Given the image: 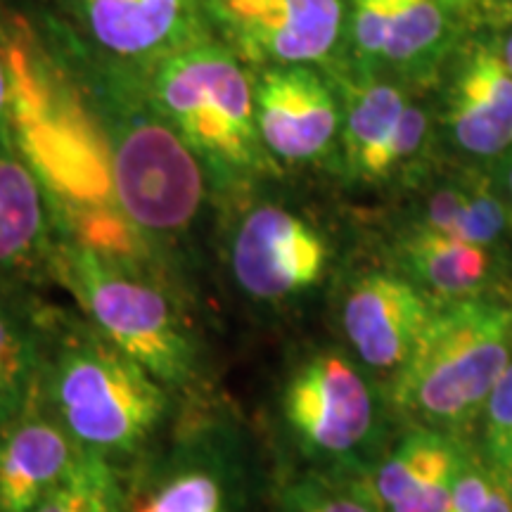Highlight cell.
Masks as SVG:
<instances>
[{
	"label": "cell",
	"mask_w": 512,
	"mask_h": 512,
	"mask_svg": "<svg viewBox=\"0 0 512 512\" xmlns=\"http://www.w3.org/2000/svg\"><path fill=\"white\" fill-rule=\"evenodd\" d=\"M280 408L290 434L306 456L344 460L361 451L375 432V394L347 356L320 351L287 377Z\"/></svg>",
	"instance_id": "cell-6"
},
{
	"label": "cell",
	"mask_w": 512,
	"mask_h": 512,
	"mask_svg": "<svg viewBox=\"0 0 512 512\" xmlns=\"http://www.w3.org/2000/svg\"><path fill=\"white\" fill-rule=\"evenodd\" d=\"M38 401L81 453L114 465L157 437L171 411V389L91 323L53 313Z\"/></svg>",
	"instance_id": "cell-1"
},
{
	"label": "cell",
	"mask_w": 512,
	"mask_h": 512,
	"mask_svg": "<svg viewBox=\"0 0 512 512\" xmlns=\"http://www.w3.org/2000/svg\"><path fill=\"white\" fill-rule=\"evenodd\" d=\"M446 124L465 152L494 157L512 145V69L503 50L477 48L448 95Z\"/></svg>",
	"instance_id": "cell-15"
},
{
	"label": "cell",
	"mask_w": 512,
	"mask_h": 512,
	"mask_svg": "<svg viewBox=\"0 0 512 512\" xmlns=\"http://www.w3.org/2000/svg\"><path fill=\"white\" fill-rule=\"evenodd\" d=\"M505 228V209L491 192L467 190V209L460 240L475 242V245L491 247L501 238Z\"/></svg>",
	"instance_id": "cell-26"
},
{
	"label": "cell",
	"mask_w": 512,
	"mask_h": 512,
	"mask_svg": "<svg viewBox=\"0 0 512 512\" xmlns=\"http://www.w3.org/2000/svg\"><path fill=\"white\" fill-rule=\"evenodd\" d=\"M446 512H512L510 482L498 477L489 465L467 460Z\"/></svg>",
	"instance_id": "cell-23"
},
{
	"label": "cell",
	"mask_w": 512,
	"mask_h": 512,
	"mask_svg": "<svg viewBox=\"0 0 512 512\" xmlns=\"http://www.w3.org/2000/svg\"><path fill=\"white\" fill-rule=\"evenodd\" d=\"M467 460L451 432L415 427L384 458L373 489L384 512H446Z\"/></svg>",
	"instance_id": "cell-14"
},
{
	"label": "cell",
	"mask_w": 512,
	"mask_h": 512,
	"mask_svg": "<svg viewBox=\"0 0 512 512\" xmlns=\"http://www.w3.org/2000/svg\"><path fill=\"white\" fill-rule=\"evenodd\" d=\"M434 309L411 280L396 273H366L349 287L342 330L356 356L373 370L396 375L418 344Z\"/></svg>",
	"instance_id": "cell-10"
},
{
	"label": "cell",
	"mask_w": 512,
	"mask_h": 512,
	"mask_svg": "<svg viewBox=\"0 0 512 512\" xmlns=\"http://www.w3.org/2000/svg\"><path fill=\"white\" fill-rule=\"evenodd\" d=\"M145 88L216 181L238 183L273 169L256 124L254 81L235 50L207 38L185 43L147 67Z\"/></svg>",
	"instance_id": "cell-4"
},
{
	"label": "cell",
	"mask_w": 512,
	"mask_h": 512,
	"mask_svg": "<svg viewBox=\"0 0 512 512\" xmlns=\"http://www.w3.org/2000/svg\"><path fill=\"white\" fill-rule=\"evenodd\" d=\"M467 209V190L463 188H444L427 202L425 219L422 228L434 230V233L451 235L460 238V228H463Z\"/></svg>",
	"instance_id": "cell-28"
},
{
	"label": "cell",
	"mask_w": 512,
	"mask_h": 512,
	"mask_svg": "<svg viewBox=\"0 0 512 512\" xmlns=\"http://www.w3.org/2000/svg\"><path fill=\"white\" fill-rule=\"evenodd\" d=\"M53 311L27 287L0 285V430L22 418L41 396Z\"/></svg>",
	"instance_id": "cell-16"
},
{
	"label": "cell",
	"mask_w": 512,
	"mask_h": 512,
	"mask_svg": "<svg viewBox=\"0 0 512 512\" xmlns=\"http://www.w3.org/2000/svg\"><path fill=\"white\" fill-rule=\"evenodd\" d=\"M53 275L74 294L88 323L171 392L200 375V347L171 294L131 259L57 233Z\"/></svg>",
	"instance_id": "cell-3"
},
{
	"label": "cell",
	"mask_w": 512,
	"mask_h": 512,
	"mask_svg": "<svg viewBox=\"0 0 512 512\" xmlns=\"http://www.w3.org/2000/svg\"><path fill=\"white\" fill-rule=\"evenodd\" d=\"M107 465L112 463L98 456L81 453L74 470L60 484H55L31 512H88L95 486H98V479Z\"/></svg>",
	"instance_id": "cell-25"
},
{
	"label": "cell",
	"mask_w": 512,
	"mask_h": 512,
	"mask_svg": "<svg viewBox=\"0 0 512 512\" xmlns=\"http://www.w3.org/2000/svg\"><path fill=\"white\" fill-rule=\"evenodd\" d=\"M216 15L247 60L311 64L337 46L344 0H214Z\"/></svg>",
	"instance_id": "cell-8"
},
{
	"label": "cell",
	"mask_w": 512,
	"mask_h": 512,
	"mask_svg": "<svg viewBox=\"0 0 512 512\" xmlns=\"http://www.w3.org/2000/svg\"><path fill=\"white\" fill-rule=\"evenodd\" d=\"M510 363V306L453 299L434 309L408 361L396 370L392 403L420 427L451 432L482 411Z\"/></svg>",
	"instance_id": "cell-5"
},
{
	"label": "cell",
	"mask_w": 512,
	"mask_h": 512,
	"mask_svg": "<svg viewBox=\"0 0 512 512\" xmlns=\"http://www.w3.org/2000/svg\"><path fill=\"white\" fill-rule=\"evenodd\" d=\"M503 57H505V62H508V67L512 69V36L508 38V43L503 46Z\"/></svg>",
	"instance_id": "cell-30"
},
{
	"label": "cell",
	"mask_w": 512,
	"mask_h": 512,
	"mask_svg": "<svg viewBox=\"0 0 512 512\" xmlns=\"http://www.w3.org/2000/svg\"><path fill=\"white\" fill-rule=\"evenodd\" d=\"M389 17H392V0H354L351 41H354V57L363 72L370 74L382 67Z\"/></svg>",
	"instance_id": "cell-24"
},
{
	"label": "cell",
	"mask_w": 512,
	"mask_h": 512,
	"mask_svg": "<svg viewBox=\"0 0 512 512\" xmlns=\"http://www.w3.org/2000/svg\"><path fill=\"white\" fill-rule=\"evenodd\" d=\"M88 91L121 216L147 242L183 240L204 202L202 162L128 69L91 72Z\"/></svg>",
	"instance_id": "cell-2"
},
{
	"label": "cell",
	"mask_w": 512,
	"mask_h": 512,
	"mask_svg": "<svg viewBox=\"0 0 512 512\" xmlns=\"http://www.w3.org/2000/svg\"><path fill=\"white\" fill-rule=\"evenodd\" d=\"M57 219L41 178L15 143L0 136V285L29 287L53 275Z\"/></svg>",
	"instance_id": "cell-11"
},
{
	"label": "cell",
	"mask_w": 512,
	"mask_h": 512,
	"mask_svg": "<svg viewBox=\"0 0 512 512\" xmlns=\"http://www.w3.org/2000/svg\"><path fill=\"white\" fill-rule=\"evenodd\" d=\"M98 46L124 62L150 67L200 38L207 0H72Z\"/></svg>",
	"instance_id": "cell-12"
},
{
	"label": "cell",
	"mask_w": 512,
	"mask_h": 512,
	"mask_svg": "<svg viewBox=\"0 0 512 512\" xmlns=\"http://www.w3.org/2000/svg\"><path fill=\"white\" fill-rule=\"evenodd\" d=\"M81 448L41 401L0 430V512H31L79 463Z\"/></svg>",
	"instance_id": "cell-13"
},
{
	"label": "cell",
	"mask_w": 512,
	"mask_h": 512,
	"mask_svg": "<svg viewBox=\"0 0 512 512\" xmlns=\"http://www.w3.org/2000/svg\"><path fill=\"white\" fill-rule=\"evenodd\" d=\"M323 235L278 204H256L230 240V273L256 304H280L316 287L328 268Z\"/></svg>",
	"instance_id": "cell-7"
},
{
	"label": "cell",
	"mask_w": 512,
	"mask_h": 512,
	"mask_svg": "<svg viewBox=\"0 0 512 512\" xmlns=\"http://www.w3.org/2000/svg\"><path fill=\"white\" fill-rule=\"evenodd\" d=\"M228 496L221 477L209 467H178L159 479L133 505V512H226Z\"/></svg>",
	"instance_id": "cell-20"
},
{
	"label": "cell",
	"mask_w": 512,
	"mask_h": 512,
	"mask_svg": "<svg viewBox=\"0 0 512 512\" xmlns=\"http://www.w3.org/2000/svg\"><path fill=\"white\" fill-rule=\"evenodd\" d=\"M401 264L408 273L441 297L463 299L477 292L491 273L489 247L451 235L415 228L401 242Z\"/></svg>",
	"instance_id": "cell-18"
},
{
	"label": "cell",
	"mask_w": 512,
	"mask_h": 512,
	"mask_svg": "<svg viewBox=\"0 0 512 512\" xmlns=\"http://www.w3.org/2000/svg\"><path fill=\"white\" fill-rule=\"evenodd\" d=\"M406 107V93L396 83L366 81L351 88L339 131L351 176L380 181L382 155Z\"/></svg>",
	"instance_id": "cell-17"
},
{
	"label": "cell",
	"mask_w": 512,
	"mask_h": 512,
	"mask_svg": "<svg viewBox=\"0 0 512 512\" xmlns=\"http://www.w3.org/2000/svg\"><path fill=\"white\" fill-rule=\"evenodd\" d=\"M283 512H384L375 489L366 484L309 482L285 494Z\"/></svg>",
	"instance_id": "cell-21"
},
{
	"label": "cell",
	"mask_w": 512,
	"mask_h": 512,
	"mask_svg": "<svg viewBox=\"0 0 512 512\" xmlns=\"http://www.w3.org/2000/svg\"><path fill=\"white\" fill-rule=\"evenodd\" d=\"M259 136L273 159L316 162L342 131V112L332 88L306 64L264 67L254 79Z\"/></svg>",
	"instance_id": "cell-9"
},
{
	"label": "cell",
	"mask_w": 512,
	"mask_h": 512,
	"mask_svg": "<svg viewBox=\"0 0 512 512\" xmlns=\"http://www.w3.org/2000/svg\"><path fill=\"white\" fill-rule=\"evenodd\" d=\"M427 133V114L420 110V107L408 105L401 114L399 126H396L392 140H389L387 150L382 155L380 164V181L382 178L392 176L399 166L411 162L415 152L420 150L422 140H425Z\"/></svg>",
	"instance_id": "cell-27"
},
{
	"label": "cell",
	"mask_w": 512,
	"mask_h": 512,
	"mask_svg": "<svg viewBox=\"0 0 512 512\" xmlns=\"http://www.w3.org/2000/svg\"><path fill=\"white\" fill-rule=\"evenodd\" d=\"M508 183H510V192H512V162H510V171H508Z\"/></svg>",
	"instance_id": "cell-31"
},
{
	"label": "cell",
	"mask_w": 512,
	"mask_h": 512,
	"mask_svg": "<svg viewBox=\"0 0 512 512\" xmlns=\"http://www.w3.org/2000/svg\"><path fill=\"white\" fill-rule=\"evenodd\" d=\"M0 136H12L10 124V74L5 64L3 48H0Z\"/></svg>",
	"instance_id": "cell-29"
},
{
	"label": "cell",
	"mask_w": 512,
	"mask_h": 512,
	"mask_svg": "<svg viewBox=\"0 0 512 512\" xmlns=\"http://www.w3.org/2000/svg\"><path fill=\"white\" fill-rule=\"evenodd\" d=\"M446 36V15L439 0H392L382 64L415 72L439 55Z\"/></svg>",
	"instance_id": "cell-19"
},
{
	"label": "cell",
	"mask_w": 512,
	"mask_h": 512,
	"mask_svg": "<svg viewBox=\"0 0 512 512\" xmlns=\"http://www.w3.org/2000/svg\"><path fill=\"white\" fill-rule=\"evenodd\" d=\"M510 491H512V482H510Z\"/></svg>",
	"instance_id": "cell-32"
},
{
	"label": "cell",
	"mask_w": 512,
	"mask_h": 512,
	"mask_svg": "<svg viewBox=\"0 0 512 512\" xmlns=\"http://www.w3.org/2000/svg\"><path fill=\"white\" fill-rule=\"evenodd\" d=\"M484 453L486 465L512 482V363L484 406Z\"/></svg>",
	"instance_id": "cell-22"
}]
</instances>
